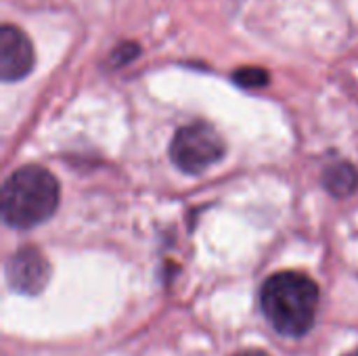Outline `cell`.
<instances>
[{
	"instance_id": "obj_1",
	"label": "cell",
	"mask_w": 358,
	"mask_h": 356,
	"mask_svg": "<svg viewBox=\"0 0 358 356\" xmlns=\"http://www.w3.org/2000/svg\"><path fill=\"white\" fill-rule=\"evenodd\" d=\"M262 311L271 325L287 338L306 336L319 311V285L304 273L273 275L262 287Z\"/></svg>"
},
{
	"instance_id": "obj_2",
	"label": "cell",
	"mask_w": 358,
	"mask_h": 356,
	"mask_svg": "<svg viewBox=\"0 0 358 356\" xmlns=\"http://www.w3.org/2000/svg\"><path fill=\"white\" fill-rule=\"evenodd\" d=\"M59 206L57 178L40 168L25 166L8 176L2 189V218L8 227L31 229L48 220Z\"/></svg>"
},
{
	"instance_id": "obj_3",
	"label": "cell",
	"mask_w": 358,
	"mask_h": 356,
	"mask_svg": "<svg viewBox=\"0 0 358 356\" xmlns=\"http://www.w3.org/2000/svg\"><path fill=\"white\" fill-rule=\"evenodd\" d=\"M170 155L182 172L199 174L224 155V141L210 124H189L176 132Z\"/></svg>"
},
{
	"instance_id": "obj_4",
	"label": "cell",
	"mask_w": 358,
	"mask_h": 356,
	"mask_svg": "<svg viewBox=\"0 0 358 356\" xmlns=\"http://www.w3.org/2000/svg\"><path fill=\"white\" fill-rule=\"evenodd\" d=\"M34 67V46L27 34L17 25H2L0 29V76L4 82L25 78Z\"/></svg>"
},
{
	"instance_id": "obj_5",
	"label": "cell",
	"mask_w": 358,
	"mask_h": 356,
	"mask_svg": "<svg viewBox=\"0 0 358 356\" xmlns=\"http://www.w3.org/2000/svg\"><path fill=\"white\" fill-rule=\"evenodd\" d=\"M50 277V266L46 258L34 250V248H23L15 252L6 264V279L8 285L19 292V294H38L44 290Z\"/></svg>"
},
{
	"instance_id": "obj_6",
	"label": "cell",
	"mask_w": 358,
	"mask_h": 356,
	"mask_svg": "<svg viewBox=\"0 0 358 356\" xmlns=\"http://www.w3.org/2000/svg\"><path fill=\"white\" fill-rule=\"evenodd\" d=\"M323 183L327 191L334 193L336 197H346L358 187L357 168L348 162H336L325 170Z\"/></svg>"
},
{
	"instance_id": "obj_7",
	"label": "cell",
	"mask_w": 358,
	"mask_h": 356,
	"mask_svg": "<svg viewBox=\"0 0 358 356\" xmlns=\"http://www.w3.org/2000/svg\"><path fill=\"white\" fill-rule=\"evenodd\" d=\"M233 80L243 88H262L268 84L271 76L262 67H241L233 73Z\"/></svg>"
},
{
	"instance_id": "obj_8",
	"label": "cell",
	"mask_w": 358,
	"mask_h": 356,
	"mask_svg": "<svg viewBox=\"0 0 358 356\" xmlns=\"http://www.w3.org/2000/svg\"><path fill=\"white\" fill-rule=\"evenodd\" d=\"M141 48L136 42H122L113 52H111V63L113 65H126L130 61H134L138 57Z\"/></svg>"
},
{
	"instance_id": "obj_9",
	"label": "cell",
	"mask_w": 358,
	"mask_h": 356,
	"mask_svg": "<svg viewBox=\"0 0 358 356\" xmlns=\"http://www.w3.org/2000/svg\"><path fill=\"white\" fill-rule=\"evenodd\" d=\"M235 356H271L266 355V353H262V350H245V353H239V355Z\"/></svg>"
},
{
	"instance_id": "obj_10",
	"label": "cell",
	"mask_w": 358,
	"mask_h": 356,
	"mask_svg": "<svg viewBox=\"0 0 358 356\" xmlns=\"http://www.w3.org/2000/svg\"><path fill=\"white\" fill-rule=\"evenodd\" d=\"M346 356H358V350H355V353H350V355H346Z\"/></svg>"
}]
</instances>
